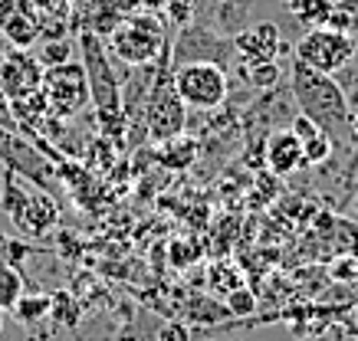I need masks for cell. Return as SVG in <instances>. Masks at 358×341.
<instances>
[{
    "instance_id": "6da1fadb",
    "label": "cell",
    "mask_w": 358,
    "mask_h": 341,
    "mask_svg": "<svg viewBox=\"0 0 358 341\" xmlns=\"http://www.w3.org/2000/svg\"><path fill=\"white\" fill-rule=\"evenodd\" d=\"M289 89H293L296 109L306 119H313L322 132L332 138L336 148L348 151L352 148V112H348V99L342 86L329 73H315V69L303 66L299 59H293V73H289Z\"/></svg>"
},
{
    "instance_id": "7a4b0ae2",
    "label": "cell",
    "mask_w": 358,
    "mask_h": 341,
    "mask_svg": "<svg viewBox=\"0 0 358 341\" xmlns=\"http://www.w3.org/2000/svg\"><path fill=\"white\" fill-rule=\"evenodd\" d=\"M79 50H83L89 102H92V109H96L99 128H102V135H106L109 142H125L129 121H125V109H122V82L109 63L106 43H102L92 30H86V33L79 36Z\"/></svg>"
},
{
    "instance_id": "3957f363",
    "label": "cell",
    "mask_w": 358,
    "mask_h": 341,
    "mask_svg": "<svg viewBox=\"0 0 358 341\" xmlns=\"http://www.w3.org/2000/svg\"><path fill=\"white\" fill-rule=\"evenodd\" d=\"M0 207L10 217L13 230L20 236H30V240L46 236L59 223V204H56L53 194L10 174V171H7L3 184H0Z\"/></svg>"
},
{
    "instance_id": "277c9868",
    "label": "cell",
    "mask_w": 358,
    "mask_h": 341,
    "mask_svg": "<svg viewBox=\"0 0 358 341\" xmlns=\"http://www.w3.org/2000/svg\"><path fill=\"white\" fill-rule=\"evenodd\" d=\"M141 121H145V135L155 144L168 142V138H174V135H181L187 128V105L181 102L171 79V43L158 56V73H155V82L148 89L145 109H141Z\"/></svg>"
},
{
    "instance_id": "5b68a950",
    "label": "cell",
    "mask_w": 358,
    "mask_h": 341,
    "mask_svg": "<svg viewBox=\"0 0 358 341\" xmlns=\"http://www.w3.org/2000/svg\"><path fill=\"white\" fill-rule=\"evenodd\" d=\"M109 53L119 56L122 63L129 66H145L162 56V50L168 46L164 36V20L152 17V13H138L131 20H122L119 26H112L109 33Z\"/></svg>"
},
{
    "instance_id": "8992f818",
    "label": "cell",
    "mask_w": 358,
    "mask_h": 341,
    "mask_svg": "<svg viewBox=\"0 0 358 341\" xmlns=\"http://www.w3.org/2000/svg\"><path fill=\"white\" fill-rule=\"evenodd\" d=\"M171 79L187 109L214 112L227 102L230 82H227V69L224 66H214V63H185V66L171 69Z\"/></svg>"
},
{
    "instance_id": "52a82bcc",
    "label": "cell",
    "mask_w": 358,
    "mask_h": 341,
    "mask_svg": "<svg viewBox=\"0 0 358 341\" xmlns=\"http://www.w3.org/2000/svg\"><path fill=\"white\" fill-rule=\"evenodd\" d=\"M355 36L332 30V26H309L299 43H296L293 59H299L303 66L315 69V73H338L342 66H348L355 59Z\"/></svg>"
},
{
    "instance_id": "ba28073f",
    "label": "cell",
    "mask_w": 358,
    "mask_h": 341,
    "mask_svg": "<svg viewBox=\"0 0 358 341\" xmlns=\"http://www.w3.org/2000/svg\"><path fill=\"white\" fill-rule=\"evenodd\" d=\"M230 59H237L234 53V36H224L210 26L201 23H187L178 30L171 40V69L185 66V63H214V66H230Z\"/></svg>"
},
{
    "instance_id": "9c48e42d",
    "label": "cell",
    "mask_w": 358,
    "mask_h": 341,
    "mask_svg": "<svg viewBox=\"0 0 358 341\" xmlns=\"http://www.w3.org/2000/svg\"><path fill=\"white\" fill-rule=\"evenodd\" d=\"M43 102L46 112L56 119H73L89 105V82H86V69L79 63H63V66H50L43 69Z\"/></svg>"
},
{
    "instance_id": "30bf717a",
    "label": "cell",
    "mask_w": 358,
    "mask_h": 341,
    "mask_svg": "<svg viewBox=\"0 0 358 341\" xmlns=\"http://www.w3.org/2000/svg\"><path fill=\"white\" fill-rule=\"evenodd\" d=\"M0 161H3V167L10 174L30 181L36 188H43V190L56 188V171L50 167V161L27 138H20V135L13 132V128H0Z\"/></svg>"
},
{
    "instance_id": "8fae6325",
    "label": "cell",
    "mask_w": 358,
    "mask_h": 341,
    "mask_svg": "<svg viewBox=\"0 0 358 341\" xmlns=\"http://www.w3.org/2000/svg\"><path fill=\"white\" fill-rule=\"evenodd\" d=\"M0 36L13 50H30L43 36V13L36 0H0Z\"/></svg>"
},
{
    "instance_id": "7c38bea8",
    "label": "cell",
    "mask_w": 358,
    "mask_h": 341,
    "mask_svg": "<svg viewBox=\"0 0 358 341\" xmlns=\"http://www.w3.org/2000/svg\"><path fill=\"white\" fill-rule=\"evenodd\" d=\"M43 86V63L30 50H10L0 59V92L10 102L27 99Z\"/></svg>"
},
{
    "instance_id": "4fadbf2b",
    "label": "cell",
    "mask_w": 358,
    "mask_h": 341,
    "mask_svg": "<svg viewBox=\"0 0 358 341\" xmlns=\"http://www.w3.org/2000/svg\"><path fill=\"white\" fill-rule=\"evenodd\" d=\"M280 50V26L273 20L253 23V26H247V30H240L234 36V53H237L240 63H276Z\"/></svg>"
},
{
    "instance_id": "5bb4252c",
    "label": "cell",
    "mask_w": 358,
    "mask_h": 341,
    "mask_svg": "<svg viewBox=\"0 0 358 341\" xmlns=\"http://www.w3.org/2000/svg\"><path fill=\"white\" fill-rule=\"evenodd\" d=\"M263 154H266V167L276 177H289L293 171L303 167V142L296 138L293 128H276L266 135Z\"/></svg>"
},
{
    "instance_id": "9a60e30c",
    "label": "cell",
    "mask_w": 358,
    "mask_h": 341,
    "mask_svg": "<svg viewBox=\"0 0 358 341\" xmlns=\"http://www.w3.org/2000/svg\"><path fill=\"white\" fill-rule=\"evenodd\" d=\"M201 154V144L191 135H174L168 142H158V165L168 167V171H181V167H191Z\"/></svg>"
},
{
    "instance_id": "2e32d148",
    "label": "cell",
    "mask_w": 358,
    "mask_h": 341,
    "mask_svg": "<svg viewBox=\"0 0 358 341\" xmlns=\"http://www.w3.org/2000/svg\"><path fill=\"white\" fill-rule=\"evenodd\" d=\"M10 315L20 325H36V321L50 319V292H23L17 305L10 308Z\"/></svg>"
},
{
    "instance_id": "e0dca14e",
    "label": "cell",
    "mask_w": 358,
    "mask_h": 341,
    "mask_svg": "<svg viewBox=\"0 0 358 341\" xmlns=\"http://www.w3.org/2000/svg\"><path fill=\"white\" fill-rule=\"evenodd\" d=\"M289 10L303 26H329L336 0H289Z\"/></svg>"
},
{
    "instance_id": "ac0fdd59",
    "label": "cell",
    "mask_w": 358,
    "mask_h": 341,
    "mask_svg": "<svg viewBox=\"0 0 358 341\" xmlns=\"http://www.w3.org/2000/svg\"><path fill=\"white\" fill-rule=\"evenodd\" d=\"M79 315H83V308H79V298L73 296V292L59 289V292H53V296H50V319L59 321L63 328H76Z\"/></svg>"
},
{
    "instance_id": "d6986e66",
    "label": "cell",
    "mask_w": 358,
    "mask_h": 341,
    "mask_svg": "<svg viewBox=\"0 0 358 341\" xmlns=\"http://www.w3.org/2000/svg\"><path fill=\"white\" fill-rule=\"evenodd\" d=\"M23 292H27L23 273L13 263H0V312H10Z\"/></svg>"
},
{
    "instance_id": "ffe728a7",
    "label": "cell",
    "mask_w": 358,
    "mask_h": 341,
    "mask_svg": "<svg viewBox=\"0 0 358 341\" xmlns=\"http://www.w3.org/2000/svg\"><path fill=\"white\" fill-rule=\"evenodd\" d=\"M299 142H303V167L322 165V161H329V158H332V151H336L332 138H329L322 128H315L313 135H306V138H299Z\"/></svg>"
},
{
    "instance_id": "44dd1931",
    "label": "cell",
    "mask_w": 358,
    "mask_h": 341,
    "mask_svg": "<svg viewBox=\"0 0 358 341\" xmlns=\"http://www.w3.org/2000/svg\"><path fill=\"white\" fill-rule=\"evenodd\" d=\"M240 76L253 89H273L280 82V66L276 63H240Z\"/></svg>"
},
{
    "instance_id": "7402d4cb",
    "label": "cell",
    "mask_w": 358,
    "mask_h": 341,
    "mask_svg": "<svg viewBox=\"0 0 358 341\" xmlns=\"http://www.w3.org/2000/svg\"><path fill=\"white\" fill-rule=\"evenodd\" d=\"M227 312H230V319H247V315H253L257 312V296H253V289H247V286H237V289H230L227 292Z\"/></svg>"
},
{
    "instance_id": "603a6c76",
    "label": "cell",
    "mask_w": 358,
    "mask_h": 341,
    "mask_svg": "<svg viewBox=\"0 0 358 341\" xmlns=\"http://www.w3.org/2000/svg\"><path fill=\"white\" fill-rule=\"evenodd\" d=\"M329 26L342 30V33H358V0H336Z\"/></svg>"
},
{
    "instance_id": "cb8c5ba5",
    "label": "cell",
    "mask_w": 358,
    "mask_h": 341,
    "mask_svg": "<svg viewBox=\"0 0 358 341\" xmlns=\"http://www.w3.org/2000/svg\"><path fill=\"white\" fill-rule=\"evenodd\" d=\"M36 59L43 63V69H50V66H63V63H69V43L66 40H43L40 43V50H36Z\"/></svg>"
},
{
    "instance_id": "d4e9b609",
    "label": "cell",
    "mask_w": 358,
    "mask_h": 341,
    "mask_svg": "<svg viewBox=\"0 0 358 341\" xmlns=\"http://www.w3.org/2000/svg\"><path fill=\"white\" fill-rule=\"evenodd\" d=\"M155 341H191V331H187L185 321H164Z\"/></svg>"
},
{
    "instance_id": "484cf974",
    "label": "cell",
    "mask_w": 358,
    "mask_h": 341,
    "mask_svg": "<svg viewBox=\"0 0 358 341\" xmlns=\"http://www.w3.org/2000/svg\"><path fill=\"white\" fill-rule=\"evenodd\" d=\"M345 177L348 184L358 177V119L352 121V148H348V165H345Z\"/></svg>"
},
{
    "instance_id": "4316f807",
    "label": "cell",
    "mask_w": 358,
    "mask_h": 341,
    "mask_svg": "<svg viewBox=\"0 0 358 341\" xmlns=\"http://www.w3.org/2000/svg\"><path fill=\"white\" fill-rule=\"evenodd\" d=\"M355 194H358V177H355V181H352V184H348V190H345V194H342V210L348 207V200L355 197Z\"/></svg>"
},
{
    "instance_id": "83f0119b",
    "label": "cell",
    "mask_w": 358,
    "mask_h": 341,
    "mask_svg": "<svg viewBox=\"0 0 358 341\" xmlns=\"http://www.w3.org/2000/svg\"><path fill=\"white\" fill-rule=\"evenodd\" d=\"M0 335H3V312H0Z\"/></svg>"
},
{
    "instance_id": "f1b7e54d",
    "label": "cell",
    "mask_w": 358,
    "mask_h": 341,
    "mask_svg": "<svg viewBox=\"0 0 358 341\" xmlns=\"http://www.w3.org/2000/svg\"><path fill=\"white\" fill-rule=\"evenodd\" d=\"M352 200H358V194H355V197H352ZM352 200H348V204H352Z\"/></svg>"
}]
</instances>
